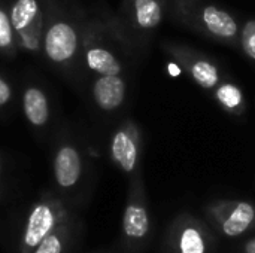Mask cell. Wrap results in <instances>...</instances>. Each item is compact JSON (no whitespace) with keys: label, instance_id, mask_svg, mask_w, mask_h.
<instances>
[{"label":"cell","instance_id":"obj_1","mask_svg":"<svg viewBox=\"0 0 255 253\" xmlns=\"http://www.w3.org/2000/svg\"><path fill=\"white\" fill-rule=\"evenodd\" d=\"M134 52L124 40L115 16L84 22L81 63L96 75H124L126 58Z\"/></svg>","mask_w":255,"mask_h":253},{"label":"cell","instance_id":"obj_2","mask_svg":"<svg viewBox=\"0 0 255 253\" xmlns=\"http://www.w3.org/2000/svg\"><path fill=\"white\" fill-rule=\"evenodd\" d=\"M169 13L179 25L232 48L239 45L241 24L229 10L208 0H170Z\"/></svg>","mask_w":255,"mask_h":253},{"label":"cell","instance_id":"obj_3","mask_svg":"<svg viewBox=\"0 0 255 253\" xmlns=\"http://www.w3.org/2000/svg\"><path fill=\"white\" fill-rule=\"evenodd\" d=\"M169 4L170 0L121 1L115 21L134 55L146 52L166 13L169 12Z\"/></svg>","mask_w":255,"mask_h":253},{"label":"cell","instance_id":"obj_4","mask_svg":"<svg viewBox=\"0 0 255 253\" xmlns=\"http://www.w3.org/2000/svg\"><path fill=\"white\" fill-rule=\"evenodd\" d=\"M84 22L57 7H49L42 37V52L55 67L69 70L81 61Z\"/></svg>","mask_w":255,"mask_h":253},{"label":"cell","instance_id":"obj_5","mask_svg":"<svg viewBox=\"0 0 255 253\" xmlns=\"http://www.w3.org/2000/svg\"><path fill=\"white\" fill-rule=\"evenodd\" d=\"M163 51L178 63L187 76L205 92L212 94V98L233 79L223 70V67L206 54L172 40L161 43Z\"/></svg>","mask_w":255,"mask_h":253},{"label":"cell","instance_id":"obj_6","mask_svg":"<svg viewBox=\"0 0 255 253\" xmlns=\"http://www.w3.org/2000/svg\"><path fill=\"white\" fill-rule=\"evenodd\" d=\"M18 49L30 54L42 51L45 13L39 0H13L9 9Z\"/></svg>","mask_w":255,"mask_h":253},{"label":"cell","instance_id":"obj_7","mask_svg":"<svg viewBox=\"0 0 255 253\" xmlns=\"http://www.w3.org/2000/svg\"><path fill=\"white\" fill-rule=\"evenodd\" d=\"M142 130L131 118L124 119L112 133L109 154L112 161L124 173H133L137 169L142 152Z\"/></svg>","mask_w":255,"mask_h":253},{"label":"cell","instance_id":"obj_8","mask_svg":"<svg viewBox=\"0 0 255 253\" xmlns=\"http://www.w3.org/2000/svg\"><path fill=\"white\" fill-rule=\"evenodd\" d=\"M128 84L124 75H96L90 85L91 100L100 112L114 113L127 98Z\"/></svg>","mask_w":255,"mask_h":253},{"label":"cell","instance_id":"obj_9","mask_svg":"<svg viewBox=\"0 0 255 253\" xmlns=\"http://www.w3.org/2000/svg\"><path fill=\"white\" fill-rule=\"evenodd\" d=\"M82 174V155L70 140L60 143L54 154V177L61 188H70L78 183Z\"/></svg>","mask_w":255,"mask_h":253},{"label":"cell","instance_id":"obj_10","mask_svg":"<svg viewBox=\"0 0 255 253\" xmlns=\"http://www.w3.org/2000/svg\"><path fill=\"white\" fill-rule=\"evenodd\" d=\"M22 113L27 122L40 130L48 125L51 118V106L48 94L39 85H28L22 92Z\"/></svg>","mask_w":255,"mask_h":253},{"label":"cell","instance_id":"obj_11","mask_svg":"<svg viewBox=\"0 0 255 253\" xmlns=\"http://www.w3.org/2000/svg\"><path fill=\"white\" fill-rule=\"evenodd\" d=\"M54 225V213L46 204H37L27 224V233H25V243L27 246H39V243L46 237L49 230Z\"/></svg>","mask_w":255,"mask_h":253},{"label":"cell","instance_id":"obj_12","mask_svg":"<svg viewBox=\"0 0 255 253\" xmlns=\"http://www.w3.org/2000/svg\"><path fill=\"white\" fill-rule=\"evenodd\" d=\"M255 218V209L253 204L250 203H238L233 210L230 212V215L227 216V219L223 224V231L224 234L235 237L242 234L244 231L248 230V227L253 224Z\"/></svg>","mask_w":255,"mask_h":253},{"label":"cell","instance_id":"obj_13","mask_svg":"<svg viewBox=\"0 0 255 253\" xmlns=\"http://www.w3.org/2000/svg\"><path fill=\"white\" fill-rule=\"evenodd\" d=\"M123 228L128 237H143L149 230V218L145 207L139 204H128L123 216Z\"/></svg>","mask_w":255,"mask_h":253},{"label":"cell","instance_id":"obj_14","mask_svg":"<svg viewBox=\"0 0 255 253\" xmlns=\"http://www.w3.org/2000/svg\"><path fill=\"white\" fill-rule=\"evenodd\" d=\"M18 52L16 36L10 21L9 10L0 3V54L6 57H15Z\"/></svg>","mask_w":255,"mask_h":253},{"label":"cell","instance_id":"obj_15","mask_svg":"<svg viewBox=\"0 0 255 253\" xmlns=\"http://www.w3.org/2000/svg\"><path fill=\"white\" fill-rule=\"evenodd\" d=\"M238 48L255 63V19H248L241 25Z\"/></svg>","mask_w":255,"mask_h":253},{"label":"cell","instance_id":"obj_16","mask_svg":"<svg viewBox=\"0 0 255 253\" xmlns=\"http://www.w3.org/2000/svg\"><path fill=\"white\" fill-rule=\"evenodd\" d=\"M181 252L182 253H205V243L199 231L194 228H187L181 237Z\"/></svg>","mask_w":255,"mask_h":253},{"label":"cell","instance_id":"obj_17","mask_svg":"<svg viewBox=\"0 0 255 253\" xmlns=\"http://www.w3.org/2000/svg\"><path fill=\"white\" fill-rule=\"evenodd\" d=\"M34 253H61V243L55 236H46Z\"/></svg>","mask_w":255,"mask_h":253},{"label":"cell","instance_id":"obj_18","mask_svg":"<svg viewBox=\"0 0 255 253\" xmlns=\"http://www.w3.org/2000/svg\"><path fill=\"white\" fill-rule=\"evenodd\" d=\"M13 98V91H12V85L10 82L0 75V107L7 106Z\"/></svg>","mask_w":255,"mask_h":253},{"label":"cell","instance_id":"obj_19","mask_svg":"<svg viewBox=\"0 0 255 253\" xmlns=\"http://www.w3.org/2000/svg\"><path fill=\"white\" fill-rule=\"evenodd\" d=\"M245 252L247 253H255V239L250 240L245 246Z\"/></svg>","mask_w":255,"mask_h":253}]
</instances>
